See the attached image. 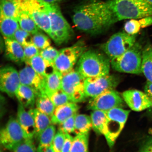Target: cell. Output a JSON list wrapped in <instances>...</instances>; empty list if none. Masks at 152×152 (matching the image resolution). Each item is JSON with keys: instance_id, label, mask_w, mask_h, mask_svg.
<instances>
[{"instance_id": "1", "label": "cell", "mask_w": 152, "mask_h": 152, "mask_svg": "<svg viewBox=\"0 0 152 152\" xmlns=\"http://www.w3.org/2000/svg\"><path fill=\"white\" fill-rule=\"evenodd\" d=\"M72 20L78 29L92 35L102 33L118 21L107 2L99 0H89L77 6Z\"/></svg>"}, {"instance_id": "2", "label": "cell", "mask_w": 152, "mask_h": 152, "mask_svg": "<svg viewBox=\"0 0 152 152\" xmlns=\"http://www.w3.org/2000/svg\"><path fill=\"white\" fill-rule=\"evenodd\" d=\"M107 56L95 50L85 51L77 62L76 70L85 79L109 75L111 64Z\"/></svg>"}, {"instance_id": "3", "label": "cell", "mask_w": 152, "mask_h": 152, "mask_svg": "<svg viewBox=\"0 0 152 152\" xmlns=\"http://www.w3.org/2000/svg\"><path fill=\"white\" fill-rule=\"evenodd\" d=\"M106 2L118 21L152 16V5L145 0H108Z\"/></svg>"}, {"instance_id": "4", "label": "cell", "mask_w": 152, "mask_h": 152, "mask_svg": "<svg viewBox=\"0 0 152 152\" xmlns=\"http://www.w3.org/2000/svg\"><path fill=\"white\" fill-rule=\"evenodd\" d=\"M45 3L50 18V37L57 45L67 43L73 37V30L62 15L58 3Z\"/></svg>"}, {"instance_id": "5", "label": "cell", "mask_w": 152, "mask_h": 152, "mask_svg": "<svg viewBox=\"0 0 152 152\" xmlns=\"http://www.w3.org/2000/svg\"><path fill=\"white\" fill-rule=\"evenodd\" d=\"M142 49L141 45L136 42L124 54L111 60L112 68L122 73L135 75L142 73Z\"/></svg>"}, {"instance_id": "6", "label": "cell", "mask_w": 152, "mask_h": 152, "mask_svg": "<svg viewBox=\"0 0 152 152\" xmlns=\"http://www.w3.org/2000/svg\"><path fill=\"white\" fill-rule=\"evenodd\" d=\"M130 111L117 107L107 111L103 134L110 148L113 147L125 126Z\"/></svg>"}, {"instance_id": "7", "label": "cell", "mask_w": 152, "mask_h": 152, "mask_svg": "<svg viewBox=\"0 0 152 152\" xmlns=\"http://www.w3.org/2000/svg\"><path fill=\"white\" fill-rule=\"evenodd\" d=\"M86 49L85 43L79 41L71 47L61 49L54 63L56 70L62 75L72 71Z\"/></svg>"}, {"instance_id": "8", "label": "cell", "mask_w": 152, "mask_h": 152, "mask_svg": "<svg viewBox=\"0 0 152 152\" xmlns=\"http://www.w3.org/2000/svg\"><path fill=\"white\" fill-rule=\"evenodd\" d=\"M20 8L28 12L39 28L50 36V20L45 2L42 0H18Z\"/></svg>"}, {"instance_id": "9", "label": "cell", "mask_w": 152, "mask_h": 152, "mask_svg": "<svg viewBox=\"0 0 152 152\" xmlns=\"http://www.w3.org/2000/svg\"><path fill=\"white\" fill-rule=\"evenodd\" d=\"M85 79L76 70L62 75L61 88L67 94L71 102L78 103L87 98L85 92Z\"/></svg>"}, {"instance_id": "10", "label": "cell", "mask_w": 152, "mask_h": 152, "mask_svg": "<svg viewBox=\"0 0 152 152\" xmlns=\"http://www.w3.org/2000/svg\"><path fill=\"white\" fill-rule=\"evenodd\" d=\"M136 35H130L125 32L114 34L102 48L110 60L121 56L136 43Z\"/></svg>"}, {"instance_id": "11", "label": "cell", "mask_w": 152, "mask_h": 152, "mask_svg": "<svg viewBox=\"0 0 152 152\" xmlns=\"http://www.w3.org/2000/svg\"><path fill=\"white\" fill-rule=\"evenodd\" d=\"M120 82L118 76L106 75L87 78L84 82L85 92L87 98H94L106 91L114 90Z\"/></svg>"}, {"instance_id": "12", "label": "cell", "mask_w": 152, "mask_h": 152, "mask_svg": "<svg viewBox=\"0 0 152 152\" xmlns=\"http://www.w3.org/2000/svg\"><path fill=\"white\" fill-rule=\"evenodd\" d=\"M26 138L17 119L11 117L0 132V141L6 149L11 151L19 142Z\"/></svg>"}, {"instance_id": "13", "label": "cell", "mask_w": 152, "mask_h": 152, "mask_svg": "<svg viewBox=\"0 0 152 152\" xmlns=\"http://www.w3.org/2000/svg\"><path fill=\"white\" fill-rule=\"evenodd\" d=\"M123 100L117 91L114 90L108 91L91 98L87 108L88 110L107 111L113 108L123 107L124 104Z\"/></svg>"}, {"instance_id": "14", "label": "cell", "mask_w": 152, "mask_h": 152, "mask_svg": "<svg viewBox=\"0 0 152 152\" xmlns=\"http://www.w3.org/2000/svg\"><path fill=\"white\" fill-rule=\"evenodd\" d=\"M20 85L19 72L14 67L5 66L0 71V89L11 98L15 94Z\"/></svg>"}, {"instance_id": "15", "label": "cell", "mask_w": 152, "mask_h": 152, "mask_svg": "<svg viewBox=\"0 0 152 152\" xmlns=\"http://www.w3.org/2000/svg\"><path fill=\"white\" fill-rule=\"evenodd\" d=\"M19 73L20 84L30 87L35 92L37 96L45 93V77L37 73L31 66L28 64Z\"/></svg>"}, {"instance_id": "16", "label": "cell", "mask_w": 152, "mask_h": 152, "mask_svg": "<svg viewBox=\"0 0 152 152\" xmlns=\"http://www.w3.org/2000/svg\"><path fill=\"white\" fill-rule=\"evenodd\" d=\"M122 96L133 111L140 112L152 107V102L145 92L136 90H128L123 93Z\"/></svg>"}, {"instance_id": "17", "label": "cell", "mask_w": 152, "mask_h": 152, "mask_svg": "<svg viewBox=\"0 0 152 152\" xmlns=\"http://www.w3.org/2000/svg\"><path fill=\"white\" fill-rule=\"evenodd\" d=\"M17 119L24 132L26 138L34 139L35 127L33 117L23 106L19 104L17 111Z\"/></svg>"}, {"instance_id": "18", "label": "cell", "mask_w": 152, "mask_h": 152, "mask_svg": "<svg viewBox=\"0 0 152 152\" xmlns=\"http://www.w3.org/2000/svg\"><path fill=\"white\" fill-rule=\"evenodd\" d=\"M79 109V106L77 103L72 102L56 107L51 117L52 124H60L77 114Z\"/></svg>"}, {"instance_id": "19", "label": "cell", "mask_w": 152, "mask_h": 152, "mask_svg": "<svg viewBox=\"0 0 152 152\" xmlns=\"http://www.w3.org/2000/svg\"><path fill=\"white\" fill-rule=\"evenodd\" d=\"M5 54L8 59L20 64L26 61L23 47L14 39L4 38Z\"/></svg>"}, {"instance_id": "20", "label": "cell", "mask_w": 152, "mask_h": 152, "mask_svg": "<svg viewBox=\"0 0 152 152\" xmlns=\"http://www.w3.org/2000/svg\"><path fill=\"white\" fill-rule=\"evenodd\" d=\"M15 96L18 101L19 104L25 109H33L35 105L37 95L34 91L27 86L20 84Z\"/></svg>"}, {"instance_id": "21", "label": "cell", "mask_w": 152, "mask_h": 152, "mask_svg": "<svg viewBox=\"0 0 152 152\" xmlns=\"http://www.w3.org/2000/svg\"><path fill=\"white\" fill-rule=\"evenodd\" d=\"M37 73L43 77L56 71L54 64H51L44 59L39 54L26 62Z\"/></svg>"}, {"instance_id": "22", "label": "cell", "mask_w": 152, "mask_h": 152, "mask_svg": "<svg viewBox=\"0 0 152 152\" xmlns=\"http://www.w3.org/2000/svg\"><path fill=\"white\" fill-rule=\"evenodd\" d=\"M28 112L34 119L35 127L34 138L37 140L42 132L52 124L51 117L39 111L37 108H33Z\"/></svg>"}, {"instance_id": "23", "label": "cell", "mask_w": 152, "mask_h": 152, "mask_svg": "<svg viewBox=\"0 0 152 152\" xmlns=\"http://www.w3.org/2000/svg\"><path fill=\"white\" fill-rule=\"evenodd\" d=\"M0 26L4 37L9 39H14L15 33L20 27L17 19L6 16L1 13Z\"/></svg>"}, {"instance_id": "24", "label": "cell", "mask_w": 152, "mask_h": 152, "mask_svg": "<svg viewBox=\"0 0 152 152\" xmlns=\"http://www.w3.org/2000/svg\"><path fill=\"white\" fill-rule=\"evenodd\" d=\"M141 70L147 81L152 83V45L149 43L142 49Z\"/></svg>"}, {"instance_id": "25", "label": "cell", "mask_w": 152, "mask_h": 152, "mask_svg": "<svg viewBox=\"0 0 152 152\" xmlns=\"http://www.w3.org/2000/svg\"><path fill=\"white\" fill-rule=\"evenodd\" d=\"M18 20L22 29L32 35L39 31V28L33 19L26 11L20 8Z\"/></svg>"}, {"instance_id": "26", "label": "cell", "mask_w": 152, "mask_h": 152, "mask_svg": "<svg viewBox=\"0 0 152 152\" xmlns=\"http://www.w3.org/2000/svg\"><path fill=\"white\" fill-rule=\"evenodd\" d=\"M35 105L39 111L52 117L56 107L45 93L40 94L37 96Z\"/></svg>"}, {"instance_id": "27", "label": "cell", "mask_w": 152, "mask_h": 152, "mask_svg": "<svg viewBox=\"0 0 152 152\" xmlns=\"http://www.w3.org/2000/svg\"><path fill=\"white\" fill-rule=\"evenodd\" d=\"M20 10L18 0H1V13L4 16L18 20Z\"/></svg>"}, {"instance_id": "28", "label": "cell", "mask_w": 152, "mask_h": 152, "mask_svg": "<svg viewBox=\"0 0 152 152\" xmlns=\"http://www.w3.org/2000/svg\"><path fill=\"white\" fill-rule=\"evenodd\" d=\"M56 132V126L53 124L49 125L44 130L38 139L39 144L37 148V151L40 152L43 148L52 146Z\"/></svg>"}, {"instance_id": "29", "label": "cell", "mask_w": 152, "mask_h": 152, "mask_svg": "<svg viewBox=\"0 0 152 152\" xmlns=\"http://www.w3.org/2000/svg\"><path fill=\"white\" fill-rule=\"evenodd\" d=\"M62 75L56 70L45 77V87L46 94L61 88Z\"/></svg>"}, {"instance_id": "30", "label": "cell", "mask_w": 152, "mask_h": 152, "mask_svg": "<svg viewBox=\"0 0 152 152\" xmlns=\"http://www.w3.org/2000/svg\"><path fill=\"white\" fill-rule=\"evenodd\" d=\"M92 128L90 116L83 114H77L75 119V131L76 135L89 132Z\"/></svg>"}, {"instance_id": "31", "label": "cell", "mask_w": 152, "mask_h": 152, "mask_svg": "<svg viewBox=\"0 0 152 152\" xmlns=\"http://www.w3.org/2000/svg\"><path fill=\"white\" fill-rule=\"evenodd\" d=\"M107 111L100 110H93L91 114L92 128L98 134H103V130L105 122Z\"/></svg>"}, {"instance_id": "32", "label": "cell", "mask_w": 152, "mask_h": 152, "mask_svg": "<svg viewBox=\"0 0 152 152\" xmlns=\"http://www.w3.org/2000/svg\"><path fill=\"white\" fill-rule=\"evenodd\" d=\"M89 133L76 135L74 137L71 152L88 151Z\"/></svg>"}, {"instance_id": "33", "label": "cell", "mask_w": 152, "mask_h": 152, "mask_svg": "<svg viewBox=\"0 0 152 152\" xmlns=\"http://www.w3.org/2000/svg\"><path fill=\"white\" fill-rule=\"evenodd\" d=\"M46 94L56 107L72 102L69 96L62 88Z\"/></svg>"}, {"instance_id": "34", "label": "cell", "mask_w": 152, "mask_h": 152, "mask_svg": "<svg viewBox=\"0 0 152 152\" xmlns=\"http://www.w3.org/2000/svg\"><path fill=\"white\" fill-rule=\"evenodd\" d=\"M37 148L33 139L25 138L13 148L11 151L14 152H36Z\"/></svg>"}, {"instance_id": "35", "label": "cell", "mask_w": 152, "mask_h": 152, "mask_svg": "<svg viewBox=\"0 0 152 152\" xmlns=\"http://www.w3.org/2000/svg\"><path fill=\"white\" fill-rule=\"evenodd\" d=\"M32 41L38 49L42 50L50 46V41L45 34L39 31L33 34Z\"/></svg>"}, {"instance_id": "36", "label": "cell", "mask_w": 152, "mask_h": 152, "mask_svg": "<svg viewBox=\"0 0 152 152\" xmlns=\"http://www.w3.org/2000/svg\"><path fill=\"white\" fill-rule=\"evenodd\" d=\"M31 34L20 28L15 33L14 39L24 47L33 43Z\"/></svg>"}, {"instance_id": "37", "label": "cell", "mask_w": 152, "mask_h": 152, "mask_svg": "<svg viewBox=\"0 0 152 152\" xmlns=\"http://www.w3.org/2000/svg\"><path fill=\"white\" fill-rule=\"evenodd\" d=\"M58 53L59 51L57 49L50 46L41 50L39 54L49 63L54 64Z\"/></svg>"}, {"instance_id": "38", "label": "cell", "mask_w": 152, "mask_h": 152, "mask_svg": "<svg viewBox=\"0 0 152 152\" xmlns=\"http://www.w3.org/2000/svg\"><path fill=\"white\" fill-rule=\"evenodd\" d=\"M77 114L72 116L63 122L59 124L58 130L64 134L74 133L75 129V119Z\"/></svg>"}, {"instance_id": "39", "label": "cell", "mask_w": 152, "mask_h": 152, "mask_svg": "<svg viewBox=\"0 0 152 152\" xmlns=\"http://www.w3.org/2000/svg\"><path fill=\"white\" fill-rule=\"evenodd\" d=\"M141 28L139 20L134 19H130L127 21L124 27L125 32L130 35H136Z\"/></svg>"}, {"instance_id": "40", "label": "cell", "mask_w": 152, "mask_h": 152, "mask_svg": "<svg viewBox=\"0 0 152 152\" xmlns=\"http://www.w3.org/2000/svg\"><path fill=\"white\" fill-rule=\"evenodd\" d=\"M65 138V134L58 130L55 135L52 142L54 152H62Z\"/></svg>"}, {"instance_id": "41", "label": "cell", "mask_w": 152, "mask_h": 152, "mask_svg": "<svg viewBox=\"0 0 152 152\" xmlns=\"http://www.w3.org/2000/svg\"><path fill=\"white\" fill-rule=\"evenodd\" d=\"M26 61L39 54V49L33 43L23 47Z\"/></svg>"}, {"instance_id": "42", "label": "cell", "mask_w": 152, "mask_h": 152, "mask_svg": "<svg viewBox=\"0 0 152 152\" xmlns=\"http://www.w3.org/2000/svg\"><path fill=\"white\" fill-rule=\"evenodd\" d=\"M139 151L152 152V135L148 137L142 142L140 146Z\"/></svg>"}, {"instance_id": "43", "label": "cell", "mask_w": 152, "mask_h": 152, "mask_svg": "<svg viewBox=\"0 0 152 152\" xmlns=\"http://www.w3.org/2000/svg\"><path fill=\"white\" fill-rule=\"evenodd\" d=\"M73 138L70 134H65V138L62 152H71Z\"/></svg>"}, {"instance_id": "44", "label": "cell", "mask_w": 152, "mask_h": 152, "mask_svg": "<svg viewBox=\"0 0 152 152\" xmlns=\"http://www.w3.org/2000/svg\"><path fill=\"white\" fill-rule=\"evenodd\" d=\"M141 28L147 27L152 24V16L142 18L139 20Z\"/></svg>"}, {"instance_id": "45", "label": "cell", "mask_w": 152, "mask_h": 152, "mask_svg": "<svg viewBox=\"0 0 152 152\" xmlns=\"http://www.w3.org/2000/svg\"><path fill=\"white\" fill-rule=\"evenodd\" d=\"M144 92L147 94L152 102V83L147 82L144 87ZM148 109L150 110V111L152 115V107Z\"/></svg>"}, {"instance_id": "46", "label": "cell", "mask_w": 152, "mask_h": 152, "mask_svg": "<svg viewBox=\"0 0 152 152\" xmlns=\"http://www.w3.org/2000/svg\"><path fill=\"white\" fill-rule=\"evenodd\" d=\"M45 2L49 4L58 3L64 0H42Z\"/></svg>"}, {"instance_id": "47", "label": "cell", "mask_w": 152, "mask_h": 152, "mask_svg": "<svg viewBox=\"0 0 152 152\" xmlns=\"http://www.w3.org/2000/svg\"><path fill=\"white\" fill-rule=\"evenodd\" d=\"M145 1L150 4L152 5V0H145Z\"/></svg>"}]
</instances>
